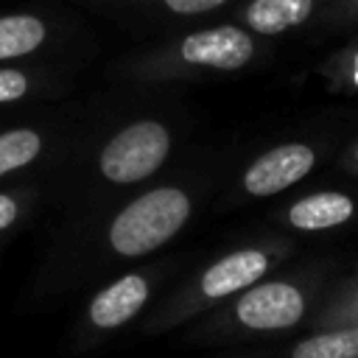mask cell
Masks as SVG:
<instances>
[{
    "label": "cell",
    "instance_id": "8992f818",
    "mask_svg": "<svg viewBox=\"0 0 358 358\" xmlns=\"http://www.w3.org/2000/svg\"><path fill=\"white\" fill-rule=\"evenodd\" d=\"M145 296H148L145 280L137 277V274H129V277L117 280L115 285H109L106 291H101L92 299L90 316L98 327H117L143 308Z\"/></svg>",
    "mask_w": 358,
    "mask_h": 358
},
{
    "label": "cell",
    "instance_id": "4fadbf2b",
    "mask_svg": "<svg viewBox=\"0 0 358 358\" xmlns=\"http://www.w3.org/2000/svg\"><path fill=\"white\" fill-rule=\"evenodd\" d=\"M28 81L17 70H0V101H17L25 92Z\"/></svg>",
    "mask_w": 358,
    "mask_h": 358
},
{
    "label": "cell",
    "instance_id": "6da1fadb",
    "mask_svg": "<svg viewBox=\"0 0 358 358\" xmlns=\"http://www.w3.org/2000/svg\"><path fill=\"white\" fill-rule=\"evenodd\" d=\"M190 201L176 187H157L137 201H131L112 224L109 238L112 246L126 255L137 257L157 246H162L187 218Z\"/></svg>",
    "mask_w": 358,
    "mask_h": 358
},
{
    "label": "cell",
    "instance_id": "3957f363",
    "mask_svg": "<svg viewBox=\"0 0 358 358\" xmlns=\"http://www.w3.org/2000/svg\"><path fill=\"white\" fill-rule=\"evenodd\" d=\"M302 310H305L302 294L285 282L257 285L249 294H243L238 302V319L246 327H263V330L291 327L299 322Z\"/></svg>",
    "mask_w": 358,
    "mask_h": 358
},
{
    "label": "cell",
    "instance_id": "8fae6325",
    "mask_svg": "<svg viewBox=\"0 0 358 358\" xmlns=\"http://www.w3.org/2000/svg\"><path fill=\"white\" fill-rule=\"evenodd\" d=\"M294 358H358V327L313 336L294 350Z\"/></svg>",
    "mask_w": 358,
    "mask_h": 358
},
{
    "label": "cell",
    "instance_id": "ba28073f",
    "mask_svg": "<svg viewBox=\"0 0 358 358\" xmlns=\"http://www.w3.org/2000/svg\"><path fill=\"white\" fill-rule=\"evenodd\" d=\"M291 224L299 229H324L352 215V201L344 193H316L291 207Z\"/></svg>",
    "mask_w": 358,
    "mask_h": 358
},
{
    "label": "cell",
    "instance_id": "7a4b0ae2",
    "mask_svg": "<svg viewBox=\"0 0 358 358\" xmlns=\"http://www.w3.org/2000/svg\"><path fill=\"white\" fill-rule=\"evenodd\" d=\"M168 154V131L154 120L123 129L101 154V171L112 182H137L159 168Z\"/></svg>",
    "mask_w": 358,
    "mask_h": 358
},
{
    "label": "cell",
    "instance_id": "9c48e42d",
    "mask_svg": "<svg viewBox=\"0 0 358 358\" xmlns=\"http://www.w3.org/2000/svg\"><path fill=\"white\" fill-rule=\"evenodd\" d=\"M310 14V0H255L249 8V25L257 34H280L299 25Z\"/></svg>",
    "mask_w": 358,
    "mask_h": 358
},
{
    "label": "cell",
    "instance_id": "7c38bea8",
    "mask_svg": "<svg viewBox=\"0 0 358 358\" xmlns=\"http://www.w3.org/2000/svg\"><path fill=\"white\" fill-rule=\"evenodd\" d=\"M39 154V137L28 129L0 134V176L11 168H22Z\"/></svg>",
    "mask_w": 358,
    "mask_h": 358
},
{
    "label": "cell",
    "instance_id": "5bb4252c",
    "mask_svg": "<svg viewBox=\"0 0 358 358\" xmlns=\"http://www.w3.org/2000/svg\"><path fill=\"white\" fill-rule=\"evenodd\" d=\"M173 11H179V14H199V11H207V8H215V6H221V3H227V0H165Z\"/></svg>",
    "mask_w": 358,
    "mask_h": 358
},
{
    "label": "cell",
    "instance_id": "52a82bcc",
    "mask_svg": "<svg viewBox=\"0 0 358 358\" xmlns=\"http://www.w3.org/2000/svg\"><path fill=\"white\" fill-rule=\"evenodd\" d=\"M266 271V257L260 252H235L207 268L201 288L207 296H227L243 285H252Z\"/></svg>",
    "mask_w": 358,
    "mask_h": 358
},
{
    "label": "cell",
    "instance_id": "9a60e30c",
    "mask_svg": "<svg viewBox=\"0 0 358 358\" xmlns=\"http://www.w3.org/2000/svg\"><path fill=\"white\" fill-rule=\"evenodd\" d=\"M14 215H17L14 201H11L8 196H0V229H3V227H8V224L14 221Z\"/></svg>",
    "mask_w": 358,
    "mask_h": 358
},
{
    "label": "cell",
    "instance_id": "277c9868",
    "mask_svg": "<svg viewBox=\"0 0 358 358\" xmlns=\"http://www.w3.org/2000/svg\"><path fill=\"white\" fill-rule=\"evenodd\" d=\"M313 165V151L299 143H288L263 154L243 176V185L255 196H271L302 179Z\"/></svg>",
    "mask_w": 358,
    "mask_h": 358
},
{
    "label": "cell",
    "instance_id": "30bf717a",
    "mask_svg": "<svg viewBox=\"0 0 358 358\" xmlns=\"http://www.w3.org/2000/svg\"><path fill=\"white\" fill-rule=\"evenodd\" d=\"M45 39V25L36 17L17 14L0 20V59L25 56Z\"/></svg>",
    "mask_w": 358,
    "mask_h": 358
},
{
    "label": "cell",
    "instance_id": "5b68a950",
    "mask_svg": "<svg viewBox=\"0 0 358 358\" xmlns=\"http://www.w3.org/2000/svg\"><path fill=\"white\" fill-rule=\"evenodd\" d=\"M182 56L193 64H213L221 70H235L249 62L252 39L238 28H213L190 34L182 45Z\"/></svg>",
    "mask_w": 358,
    "mask_h": 358
}]
</instances>
